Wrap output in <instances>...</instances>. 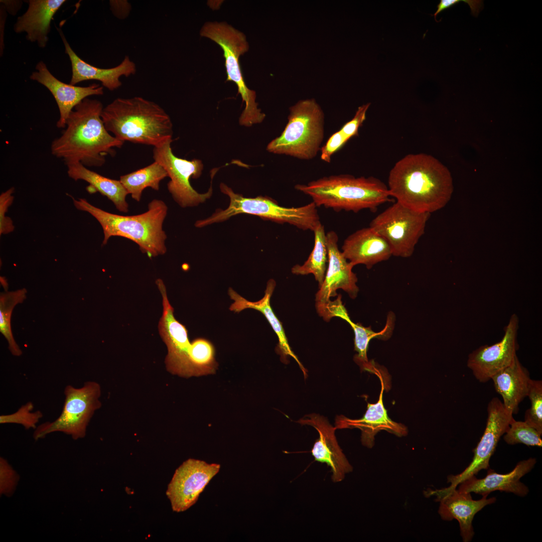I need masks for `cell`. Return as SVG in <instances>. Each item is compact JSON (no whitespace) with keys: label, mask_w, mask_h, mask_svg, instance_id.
Instances as JSON below:
<instances>
[{"label":"cell","mask_w":542,"mask_h":542,"mask_svg":"<svg viewBox=\"0 0 542 542\" xmlns=\"http://www.w3.org/2000/svg\"><path fill=\"white\" fill-rule=\"evenodd\" d=\"M57 29L63 42L65 53L71 64L72 75L69 84L75 85L82 81L97 80L101 83L103 87L113 91L121 86L120 77H127L136 73V64L128 56H125L119 65L110 68H98L87 63L73 51L62 30Z\"/></svg>","instance_id":"22"},{"label":"cell","mask_w":542,"mask_h":542,"mask_svg":"<svg viewBox=\"0 0 542 542\" xmlns=\"http://www.w3.org/2000/svg\"><path fill=\"white\" fill-rule=\"evenodd\" d=\"M35 70L30 79L44 86L53 96L60 113L56 124L58 128H65L70 113L83 99L90 96L102 95L104 93V87L98 84L78 86L61 81L50 72L42 61L37 64Z\"/></svg>","instance_id":"20"},{"label":"cell","mask_w":542,"mask_h":542,"mask_svg":"<svg viewBox=\"0 0 542 542\" xmlns=\"http://www.w3.org/2000/svg\"><path fill=\"white\" fill-rule=\"evenodd\" d=\"M527 396L530 408L525 413L524 422L542 435V381L530 380Z\"/></svg>","instance_id":"35"},{"label":"cell","mask_w":542,"mask_h":542,"mask_svg":"<svg viewBox=\"0 0 542 542\" xmlns=\"http://www.w3.org/2000/svg\"><path fill=\"white\" fill-rule=\"evenodd\" d=\"M105 127L118 140L154 147L172 139L169 115L156 102L136 96L117 98L103 108Z\"/></svg>","instance_id":"3"},{"label":"cell","mask_w":542,"mask_h":542,"mask_svg":"<svg viewBox=\"0 0 542 542\" xmlns=\"http://www.w3.org/2000/svg\"><path fill=\"white\" fill-rule=\"evenodd\" d=\"M491 379L496 391L502 398L505 409L512 415L516 414L519 403L527 395L531 380L528 370L516 356L509 366Z\"/></svg>","instance_id":"26"},{"label":"cell","mask_w":542,"mask_h":542,"mask_svg":"<svg viewBox=\"0 0 542 542\" xmlns=\"http://www.w3.org/2000/svg\"><path fill=\"white\" fill-rule=\"evenodd\" d=\"M370 105L368 103L358 107L354 117L329 138L320 150L322 161L330 163L332 155L350 138L358 135L359 128L366 119V113Z\"/></svg>","instance_id":"31"},{"label":"cell","mask_w":542,"mask_h":542,"mask_svg":"<svg viewBox=\"0 0 542 542\" xmlns=\"http://www.w3.org/2000/svg\"><path fill=\"white\" fill-rule=\"evenodd\" d=\"M503 436V440L509 445L522 444L529 446H542L541 435L524 421H517L513 418Z\"/></svg>","instance_id":"34"},{"label":"cell","mask_w":542,"mask_h":542,"mask_svg":"<svg viewBox=\"0 0 542 542\" xmlns=\"http://www.w3.org/2000/svg\"><path fill=\"white\" fill-rule=\"evenodd\" d=\"M201 36L211 39L222 49L227 73L226 81H232L237 87L238 92L245 103L239 123L249 127L261 123L265 114L258 108L256 93L247 86L241 72L239 57L247 52L248 43L245 35L226 22H208L202 27Z\"/></svg>","instance_id":"8"},{"label":"cell","mask_w":542,"mask_h":542,"mask_svg":"<svg viewBox=\"0 0 542 542\" xmlns=\"http://www.w3.org/2000/svg\"><path fill=\"white\" fill-rule=\"evenodd\" d=\"M288 120L281 135L268 144L267 151L300 160L314 158L324 136L321 107L314 98L300 100L289 108Z\"/></svg>","instance_id":"6"},{"label":"cell","mask_w":542,"mask_h":542,"mask_svg":"<svg viewBox=\"0 0 542 542\" xmlns=\"http://www.w3.org/2000/svg\"><path fill=\"white\" fill-rule=\"evenodd\" d=\"M348 323L354 332V350L357 352L354 359L361 369L373 373L374 366L368 360L367 351L370 340L374 338L386 340L391 335L394 327V316L389 314L387 316L385 327L380 332H374L370 327H365L351 320Z\"/></svg>","instance_id":"30"},{"label":"cell","mask_w":542,"mask_h":542,"mask_svg":"<svg viewBox=\"0 0 542 542\" xmlns=\"http://www.w3.org/2000/svg\"><path fill=\"white\" fill-rule=\"evenodd\" d=\"M387 188L396 202L430 214L445 206L453 192L448 169L424 153L408 154L399 160L389 172Z\"/></svg>","instance_id":"1"},{"label":"cell","mask_w":542,"mask_h":542,"mask_svg":"<svg viewBox=\"0 0 542 542\" xmlns=\"http://www.w3.org/2000/svg\"><path fill=\"white\" fill-rule=\"evenodd\" d=\"M298 423L311 426L317 431L319 438L311 453L316 461L330 467L333 482L342 481L346 474L352 471L353 467L338 444L335 435V427L331 426L324 417L315 414L305 416Z\"/></svg>","instance_id":"18"},{"label":"cell","mask_w":542,"mask_h":542,"mask_svg":"<svg viewBox=\"0 0 542 542\" xmlns=\"http://www.w3.org/2000/svg\"><path fill=\"white\" fill-rule=\"evenodd\" d=\"M77 209L92 215L101 225L104 234L102 244L112 236H121L136 242L143 253L156 257L166 253L167 235L163 224L168 207L161 200L154 199L144 213L132 216L112 214L98 208L84 198L75 199L71 196Z\"/></svg>","instance_id":"4"},{"label":"cell","mask_w":542,"mask_h":542,"mask_svg":"<svg viewBox=\"0 0 542 542\" xmlns=\"http://www.w3.org/2000/svg\"><path fill=\"white\" fill-rule=\"evenodd\" d=\"M65 164L69 177L75 181L82 180L87 182L89 184V192H99L111 200L119 211L128 212V206L125 199L128 194L119 180L104 177L90 170L79 162Z\"/></svg>","instance_id":"27"},{"label":"cell","mask_w":542,"mask_h":542,"mask_svg":"<svg viewBox=\"0 0 542 542\" xmlns=\"http://www.w3.org/2000/svg\"><path fill=\"white\" fill-rule=\"evenodd\" d=\"M23 1L19 0H1L0 4L3 6L7 12L12 16L16 15L21 9Z\"/></svg>","instance_id":"40"},{"label":"cell","mask_w":542,"mask_h":542,"mask_svg":"<svg viewBox=\"0 0 542 542\" xmlns=\"http://www.w3.org/2000/svg\"><path fill=\"white\" fill-rule=\"evenodd\" d=\"M27 10L19 16L14 25L16 33H25L26 39L44 48L48 42L51 22L65 0H28Z\"/></svg>","instance_id":"24"},{"label":"cell","mask_w":542,"mask_h":542,"mask_svg":"<svg viewBox=\"0 0 542 542\" xmlns=\"http://www.w3.org/2000/svg\"><path fill=\"white\" fill-rule=\"evenodd\" d=\"M15 189L12 187L0 195V234H7L13 231L14 226L11 218L6 217L8 208L11 206L14 200L13 194Z\"/></svg>","instance_id":"39"},{"label":"cell","mask_w":542,"mask_h":542,"mask_svg":"<svg viewBox=\"0 0 542 542\" xmlns=\"http://www.w3.org/2000/svg\"><path fill=\"white\" fill-rule=\"evenodd\" d=\"M64 395L61 414L53 422H45L37 427L33 434L35 440L56 432L70 435L74 440L85 437L92 416L101 405L100 386L93 381L86 382L79 388L69 385L65 388Z\"/></svg>","instance_id":"9"},{"label":"cell","mask_w":542,"mask_h":542,"mask_svg":"<svg viewBox=\"0 0 542 542\" xmlns=\"http://www.w3.org/2000/svg\"><path fill=\"white\" fill-rule=\"evenodd\" d=\"M316 308L319 315L326 321H329L334 317L341 318L348 323L351 321L345 308L342 304L340 295L334 301H329L326 303L316 305Z\"/></svg>","instance_id":"38"},{"label":"cell","mask_w":542,"mask_h":542,"mask_svg":"<svg viewBox=\"0 0 542 542\" xmlns=\"http://www.w3.org/2000/svg\"><path fill=\"white\" fill-rule=\"evenodd\" d=\"M376 375L381 382V391L379 399L375 403H367V409L362 418L351 419L344 416H337L335 428L337 429L357 428L361 431V441L364 446L371 448L374 445L375 436L381 431H385L398 437L407 435V428L390 419L383 401V394L385 387L380 373L377 369Z\"/></svg>","instance_id":"19"},{"label":"cell","mask_w":542,"mask_h":542,"mask_svg":"<svg viewBox=\"0 0 542 542\" xmlns=\"http://www.w3.org/2000/svg\"><path fill=\"white\" fill-rule=\"evenodd\" d=\"M220 468L218 464L197 459L184 462L176 469L166 491L173 510L182 512L194 504Z\"/></svg>","instance_id":"15"},{"label":"cell","mask_w":542,"mask_h":542,"mask_svg":"<svg viewBox=\"0 0 542 542\" xmlns=\"http://www.w3.org/2000/svg\"><path fill=\"white\" fill-rule=\"evenodd\" d=\"M295 188L311 197L317 207L323 206L336 211L374 210L389 201L391 197L387 186L372 176L332 175L307 184H297Z\"/></svg>","instance_id":"5"},{"label":"cell","mask_w":542,"mask_h":542,"mask_svg":"<svg viewBox=\"0 0 542 542\" xmlns=\"http://www.w3.org/2000/svg\"><path fill=\"white\" fill-rule=\"evenodd\" d=\"M536 463L534 458L523 460L511 472L504 474L488 468L485 477L478 479L475 476L470 477L459 484L457 489L462 492H474L482 496L498 490L524 497L528 493L529 489L520 480L533 469Z\"/></svg>","instance_id":"21"},{"label":"cell","mask_w":542,"mask_h":542,"mask_svg":"<svg viewBox=\"0 0 542 542\" xmlns=\"http://www.w3.org/2000/svg\"><path fill=\"white\" fill-rule=\"evenodd\" d=\"M518 324L517 315L512 314L500 341L491 345L481 346L468 355L467 366L480 382L490 380L513 362L518 347Z\"/></svg>","instance_id":"14"},{"label":"cell","mask_w":542,"mask_h":542,"mask_svg":"<svg viewBox=\"0 0 542 542\" xmlns=\"http://www.w3.org/2000/svg\"><path fill=\"white\" fill-rule=\"evenodd\" d=\"M172 139H170L154 147V161L164 168L170 178L167 188L174 200L182 207L196 206L210 197L212 187L204 194H200L193 189L190 179H196L200 176L203 164L198 159L189 161L176 157L172 150Z\"/></svg>","instance_id":"11"},{"label":"cell","mask_w":542,"mask_h":542,"mask_svg":"<svg viewBox=\"0 0 542 542\" xmlns=\"http://www.w3.org/2000/svg\"><path fill=\"white\" fill-rule=\"evenodd\" d=\"M220 188L229 198L228 207L224 210H217L205 219L197 221L195 224L197 227L225 221L239 214H251L265 220L289 223L304 230L314 231L321 224L317 206L313 202L299 207H285L269 197H244L234 193L223 183L220 184Z\"/></svg>","instance_id":"7"},{"label":"cell","mask_w":542,"mask_h":542,"mask_svg":"<svg viewBox=\"0 0 542 542\" xmlns=\"http://www.w3.org/2000/svg\"><path fill=\"white\" fill-rule=\"evenodd\" d=\"M167 177L168 175L164 168L154 161L147 167L120 176L119 181L128 194L139 202L145 188L150 187L159 190L160 182Z\"/></svg>","instance_id":"28"},{"label":"cell","mask_w":542,"mask_h":542,"mask_svg":"<svg viewBox=\"0 0 542 542\" xmlns=\"http://www.w3.org/2000/svg\"><path fill=\"white\" fill-rule=\"evenodd\" d=\"M487 419L484 433L474 452L470 464L460 473L449 475L447 482L449 489L457 488L459 484L468 478L475 476L480 470L488 469L491 457L493 454L500 438L509 427L513 415L505 409L498 397H493L489 402Z\"/></svg>","instance_id":"13"},{"label":"cell","mask_w":542,"mask_h":542,"mask_svg":"<svg viewBox=\"0 0 542 542\" xmlns=\"http://www.w3.org/2000/svg\"><path fill=\"white\" fill-rule=\"evenodd\" d=\"M342 250L344 257L353 266L363 264L368 269L392 255L387 241L370 227L359 229L348 236Z\"/></svg>","instance_id":"23"},{"label":"cell","mask_w":542,"mask_h":542,"mask_svg":"<svg viewBox=\"0 0 542 542\" xmlns=\"http://www.w3.org/2000/svg\"><path fill=\"white\" fill-rule=\"evenodd\" d=\"M338 241V236L335 231L326 233L328 265L324 282L316 295V305L330 301V297L337 295L336 290L339 289L346 292L351 298L357 296L359 289L357 277L352 272L354 266L340 251Z\"/></svg>","instance_id":"17"},{"label":"cell","mask_w":542,"mask_h":542,"mask_svg":"<svg viewBox=\"0 0 542 542\" xmlns=\"http://www.w3.org/2000/svg\"><path fill=\"white\" fill-rule=\"evenodd\" d=\"M430 214L396 202L372 219L369 227L387 241L392 255L409 257L424 233Z\"/></svg>","instance_id":"10"},{"label":"cell","mask_w":542,"mask_h":542,"mask_svg":"<svg viewBox=\"0 0 542 542\" xmlns=\"http://www.w3.org/2000/svg\"><path fill=\"white\" fill-rule=\"evenodd\" d=\"M33 408V403L29 402L14 414L1 415L0 423L18 424L23 426L26 429H36L37 424L43 417V414L39 411L32 412Z\"/></svg>","instance_id":"36"},{"label":"cell","mask_w":542,"mask_h":542,"mask_svg":"<svg viewBox=\"0 0 542 542\" xmlns=\"http://www.w3.org/2000/svg\"><path fill=\"white\" fill-rule=\"evenodd\" d=\"M315 236L314 247L308 259L300 265L296 264L292 268L296 275L313 274L320 287L324 282L328 261L326 234L323 225L320 224L313 231Z\"/></svg>","instance_id":"29"},{"label":"cell","mask_w":542,"mask_h":542,"mask_svg":"<svg viewBox=\"0 0 542 542\" xmlns=\"http://www.w3.org/2000/svg\"><path fill=\"white\" fill-rule=\"evenodd\" d=\"M7 12L2 5H0V56H3L5 48L4 34Z\"/></svg>","instance_id":"41"},{"label":"cell","mask_w":542,"mask_h":542,"mask_svg":"<svg viewBox=\"0 0 542 542\" xmlns=\"http://www.w3.org/2000/svg\"><path fill=\"white\" fill-rule=\"evenodd\" d=\"M424 494L427 497H436V500L440 502L438 513L443 520L456 519L458 521L464 542H469L473 538L474 532L472 521L475 515L496 500L495 497L487 498L488 494L483 495L479 500H474L471 493L460 492L457 488H429L424 491Z\"/></svg>","instance_id":"16"},{"label":"cell","mask_w":542,"mask_h":542,"mask_svg":"<svg viewBox=\"0 0 542 542\" xmlns=\"http://www.w3.org/2000/svg\"><path fill=\"white\" fill-rule=\"evenodd\" d=\"M215 348L209 340L202 338L194 340L189 351L192 376L213 374L218 368Z\"/></svg>","instance_id":"33"},{"label":"cell","mask_w":542,"mask_h":542,"mask_svg":"<svg viewBox=\"0 0 542 542\" xmlns=\"http://www.w3.org/2000/svg\"><path fill=\"white\" fill-rule=\"evenodd\" d=\"M26 294L27 290L24 288L3 292L0 295V332L7 340L10 352L16 356L21 355L22 351L13 335L11 318L14 307L26 299Z\"/></svg>","instance_id":"32"},{"label":"cell","mask_w":542,"mask_h":542,"mask_svg":"<svg viewBox=\"0 0 542 542\" xmlns=\"http://www.w3.org/2000/svg\"><path fill=\"white\" fill-rule=\"evenodd\" d=\"M19 480L18 473L8 461L3 457L0 459V493L1 495L11 496L14 492Z\"/></svg>","instance_id":"37"},{"label":"cell","mask_w":542,"mask_h":542,"mask_svg":"<svg viewBox=\"0 0 542 542\" xmlns=\"http://www.w3.org/2000/svg\"><path fill=\"white\" fill-rule=\"evenodd\" d=\"M102 103L86 98L70 113L65 129L51 145L52 154L65 163L79 162L85 167L102 166L105 157L123 142L106 129L101 118Z\"/></svg>","instance_id":"2"},{"label":"cell","mask_w":542,"mask_h":542,"mask_svg":"<svg viewBox=\"0 0 542 542\" xmlns=\"http://www.w3.org/2000/svg\"><path fill=\"white\" fill-rule=\"evenodd\" d=\"M156 283L162 297L163 313L158 328L159 334L167 347L165 358L167 370L174 375L186 378L191 377L189 357L191 343L188 330L175 318L174 309L168 300L163 281L158 279Z\"/></svg>","instance_id":"12"},{"label":"cell","mask_w":542,"mask_h":542,"mask_svg":"<svg viewBox=\"0 0 542 542\" xmlns=\"http://www.w3.org/2000/svg\"><path fill=\"white\" fill-rule=\"evenodd\" d=\"M276 282L269 280L267 283L265 294L263 298L256 302H250L240 296L232 289L228 290V295L234 301L229 309L239 313L246 309H252L260 312L266 318L274 331L277 334L279 342L276 351L281 355V360L286 363L288 356L293 357L298 364L304 377L307 376V370L291 348L282 323L275 315L270 305V299L276 286Z\"/></svg>","instance_id":"25"}]
</instances>
